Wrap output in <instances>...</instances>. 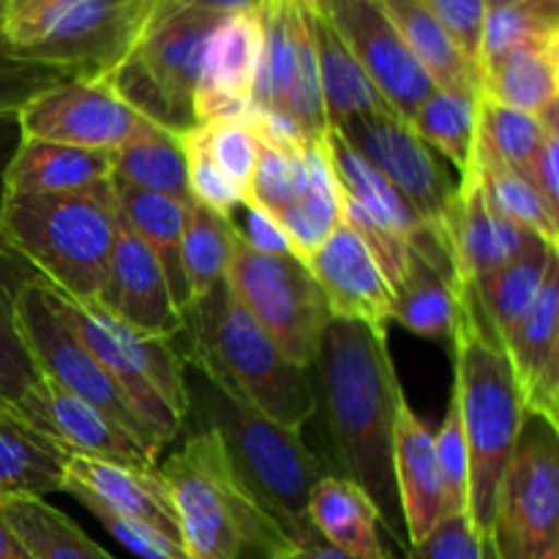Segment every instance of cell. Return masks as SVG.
<instances>
[{
  "instance_id": "obj_1",
  "label": "cell",
  "mask_w": 559,
  "mask_h": 559,
  "mask_svg": "<svg viewBox=\"0 0 559 559\" xmlns=\"http://www.w3.org/2000/svg\"><path fill=\"white\" fill-rule=\"evenodd\" d=\"M311 369L317 407L325 415L338 467L333 475L360 486L374 500L388 533L407 549L393 480V429L404 391L388 349V331L331 317Z\"/></svg>"
},
{
  "instance_id": "obj_2",
  "label": "cell",
  "mask_w": 559,
  "mask_h": 559,
  "mask_svg": "<svg viewBox=\"0 0 559 559\" xmlns=\"http://www.w3.org/2000/svg\"><path fill=\"white\" fill-rule=\"evenodd\" d=\"M180 333L189 336L186 366H194L202 380L235 402L295 431L317 413L311 369L278 349L224 278L183 311Z\"/></svg>"
},
{
  "instance_id": "obj_3",
  "label": "cell",
  "mask_w": 559,
  "mask_h": 559,
  "mask_svg": "<svg viewBox=\"0 0 559 559\" xmlns=\"http://www.w3.org/2000/svg\"><path fill=\"white\" fill-rule=\"evenodd\" d=\"M183 559H287L298 551L229 464L222 440L194 424L162 464Z\"/></svg>"
},
{
  "instance_id": "obj_4",
  "label": "cell",
  "mask_w": 559,
  "mask_h": 559,
  "mask_svg": "<svg viewBox=\"0 0 559 559\" xmlns=\"http://www.w3.org/2000/svg\"><path fill=\"white\" fill-rule=\"evenodd\" d=\"M120 211L112 178L74 194H5L0 235L44 289L98 300L109 278Z\"/></svg>"
},
{
  "instance_id": "obj_5",
  "label": "cell",
  "mask_w": 559,
  "mask_h": 559,
  "mask_svg": "<svg viewBox=\"0 0 559 559\" xmlns=\"http://www.w3.org/2000/svg\"><path fill=\"white\" fill-rule=\"evenodd\" d=\"M186 418L216 431L246 489L298 549L320 540L309 522V497L311 489L331 475V467L306 448L300 431L235 402L211 382L189 385Z\"/></svg>"
},
{
  "instance_id": "obj_6",
  "label": "cell",
  "mask_w": 559,
  "mask_h": 559,
  "mask_svg": "<svg viewBox=\"0 0 559 559\" xmlns=\"http://www.w3.org/2000/svg\"><path fill=\"white\" fill-rule=\"evenodd\" d=\"M453 391L469 462V519L491 538L502 475L522 437L524 399L506 349L464 311L453 333Z\"/></svg>"
},
{
  "instance_id": "obj_7",
  "label": "cell",
  "mask_w": 559,
  "mask_h": 559,
  "mask_svg": "<svg viewBox=\"0 0 559 559\" xmlns=\"http://www.w3.org/2000/svg\"><path fill=\"white\" fill-rule=\"evenodd\" d=\"M224 14L156 0L131 52L104 80L151 123L186 134L194 123L202 55Z\"/></svg>"
},
{
  "instance_id": "obj_8",
  "label": "cell",
  "mask_w": 559,
  "mask_h": 559,
  "mask_svg": "<svg viewBox=\"0 0 559 559\" xmlns=\"http://www.w3.org/2000/svg\"><path fill=\"white\" fill-rule=\"evenodd\" d=\"M153 5L156 0H58L9 11L3 41L22 58L74 76H104L131 52Z\"/></svg>"
},
{
  "instance_id": "obj_9",
  "label": "cell",
  "mask_w": 559,
  "mask_h": 559,
  "mask_svg": "<svg viewBox=\"0 0 559 559\" xmlns=\"http://www.w3.org/2000/svg\"><path fill=\"white\" fill-rule=\"evenodd\" d=\"M224 282L278 349L311 369L331 311L309 267L293 254H260L235 238Z\"/></svg>"
},
{
  "instance_id": "obj_10",
  "label": "cell",
  "mask_w": 559,
  "mask_h": 559,
  "mask_svg": "<svg viewBox=\"0 0 559 559\" xmlns=\"http://www.w3.org/2000/svg\"><path fill=\"white\" fill-rule=\"evenodd\" d=\"M500 559H559V429L524 420L491 527Z\"/></svg>"
},
{
  "instance_id": "obj_11",
  "label": "cell",
  "mask_w": 559,
  "mask_h": 559,
  "mask_svg": "<svg viewBox=\"0 0 559 559\" xmlns=\"http://www.w3.org/2000/svg\"><path fill=\"white\" fill-rule=\"evenodd\" d=\"M14 322L44 380L58 385L60 391L71 393L80 402L91 404L93 409L123 426L153 456H162L164 448L158 445L156 437L147 431V426L134 413L123 391L115 385L107 369L87 353L85 344L60 320L52 300H49V293L38 282L25 284L16 293Z\"/></svg>"
},
{
  "instance_id": "obj_12",
  "label": "cell",
  "mask_w": 559,
  "mask_h": 559,
  "mask_svg": "<svg viewBox=\"0 0 559 559\" xmlns=\"http://www.w3.org/2000/svg\"><path fill=\"white\" fill-rule=\"evenodd\" d=\"M16 123L25 140L98 153H118L153 126L104 76H71L49 87L16 112Z\"/></svg>"
},
{
  "instance_id": "obj_13",
  "label": "cell",
  "mask_w": 559,
  "mask_h": 559,
  "mask_svg": "<svg viewBox=\"0 0 559 559\" xmlns=\"http://www.w3.org/2000/svg\"><path fill=\"white\" fill-rule=\"evenodd\" d=\"M338 134L358 156H364L399 194L418 211L431 229L448 238V213H451L456 183L435 151L415 134L409 120L382 107L342 123Z\"/></svg>"
},
{
  "instance_id": "obj_14",
  "label": "cell",
  "mask_w": 559,
  "mask_h": 559,
  "mask_svg": "<svg viewBox=\"0 0 559 559\" xmlns=\"http://www.w3.org/2000/svg\"><path fill=\"white\" fill-rule=\"evenodd\" d=\"M304 265L314 276L333 320L364 322L388 331L396 293L377 251L353 224L342 218Z\"/></svg>"
},
{
  "instance_id": "obj_15",
  "label": "cell",
  "mask_w": 559,
  "mask_h": 559,
  "mask_svg": "<svg viewBox=\"0 0 559 559\" xmlns=\"http://www.w3.org/2000/svg\"><path fill=\"white\" fill-rule=\"evenodd\" d=\"M325 16L342 33L382 102L404 120L413 118L415 109L435 91V82L415 60L402 36L393 31L388 16L377 9L374 0H349L328 11Z\"/></svg>"
},
{
  "instance_id": "obj_16",
  "label": "cell",
  "mask_w": 559,
  "mask_h": 559,
  "mask_svg": "<svg viewBox=\"0 0 559 559\" xmlns=\"http://www.w3.org/2000/svg\"><path fill=\"white\" fill-rule=\"evenodd\" d=\"M262 58V14L235 11L216 22L202 55L194 91V123L246 120Z\"/></svg>"
},
{
  "instance_id": "obj_17",
  "label": "cell",
  "mask_w": 559,
  "mask_h": 559,
  "mask_svg": "<svg viewBox=\"0 0 559 559\" xmlns=\"http://www.w3.org/2000/svg\"><path fill=\"white\" fill-rule=\"evenodd\" d=\"M393 293L391 322L415 336L451 342L462 317V282L445 235L426 224L409 240Z\"/></svg>"
},
{
  "instance_id": "obj_18",
  "label": "cell",
  "mask_w": 559,
  "mask_h": 559,
  "mask_svg": "<svg viewBox=\"0 0 559 559\" xmlns=\"http://www.w3.org/2000/svg\"><path fill=\"white\" fill-rule=\"evenodd\" d=\"M96 304L145 336L175 338L183 331V314L175 306L164 267L123 222L115 240L107 287Z\"/></svg>"
},
{
  "instance_id": "obj_19",
  "label": "cell",
  "mask_w": 559,
  "mask_h": 559,
  "mask_svg": "<svg viewBox=\"0 0 559 559\" xmlns=\"http://www.w3.org/2000/svg\"><path fill=\"white\" fill-rule=\"evenodd\" d=\"M63 491L87 511H107L115 516L134 519L180 540L173 497L158 467L136 469L98 462V459L69 456Z\"/></svg>"
},
{
  "instance_id": "obj_20",
  "label": "cell",
  "mask_w": 559,
  "mask_h": 559,
  "mask_svg": "<svg viewBox=\"0 0 559 559\" xmlns=\"http://www.w3.org/2000/svg\"><path fill=\"white\" fill-rule=\"evenodd\" d=\"M559 260L549 267L538 295L506 338L527 418H544L559 429Z\"/></svg>"
},
{
  "instance_id": "obj_21",
  "label": "cell",
  "mask_w": 559,
  "mask_h": 559,
  "mask_svg": "<svg viewBox=\"0 0 559 559\" xmlns=\"http://www.w3.org/2000/svg\"><path fill=\"white\" fill-rule=\"evenodd\" d=\"M530 235L533 233L491 211L475 169L459 178L456 197L448 213V243L459 282L475 284L497 267L508 265L524 249Z\"/></svg>"
},
{
  "instance_id": "obj_22",
  "label": "cell",
  "mask_w": 559,
  "mask_h": 559,
  "mask_svg": "<svg viewBox=\"0 0 559 559\" xmlns=\"http://www.w3.org/2000/svg\"><path fill=\"white\" fill-rule=\"evenodd\" d=\"M393 480L402 511L407 549L429 538L442 519L440 469H437L435 431L409 407L407 396L399 404L393 429Z\"/></svg>"
},
{
  "instance_id": "obj_23",
  "label": "cell",
  "mask_w": 559,
  "mask_h": 559,
  "mask_svg": "<svg viewBox=\"0 0 559 559\" xmlns=\"http://www.w3.org/2000/svg\"><path fill=\"white\" fill-rule=\"evenodd\" d=\"M557 262L555 246L530 235L524 249L508 265L475 284H462V306L480 331L502 347L513 328L538 295L549 267Z\"/></svg>"
},
{
  "instance_id": "obj_24",
  "label": "cell",
  "mask_w": 559,
  "mask_h": 559,
  "mask_svg": "<svg viewBox=\"0 0 559 559\" xmlns=\"http://www.w3.org/2000/svg\"><path fill=\"white\" fill-rule=\"evenodd\" d=\"M44 420H47L49 440L58 442L69 456L98 459V462L136 469L156 467V456L123 426L47 380H44Z\"/></svg>"
},
{
  "instance_id": "obj_25",
  "label": "cell",
  "mask_w": 559,
  "mask_h": 559,
  "mask_svg": "<svg viewBox=\"0 0 559 559\" xmlns=\"http://www.w3.org/2000/svg\"><path fill=\"white\" fill-rule=\"evenodd\" d=\"M112 178V153L22 136L5 169V194H74Z\"/></svg>"
},
{
  "instance_id": "obj_26",
  "label": "cell",
  "mask_w": 559,
  "mask_h": 559,
  "mask_svg": "<svg viewBox=\"0 0 559 559\" xmlns=\"http://www.w3.org/2000/svg\"><path fill=\"white\" fill-rule=\"evenodd\" d=\"M309 522L320 540L353 559H396L382 544V516L374 500L353 480L325 475L311 489Z\"/></svg>"
},
{
  "instance_id": "obj_27",
  "label": "cell",
  "mask_w": 559,
  "mask_h": 559,
  "mask_svg": "<svg viewBox=\"0 0 559 559\" xmlns=\"http://www.w3.org/2000/svg\"><path fill=\"white\" fill-rule=\"evenodd\" d=\"M304 11L311 44H314L322 104H325L331 129H338L347 120L364 118V115L388 107L366 76L364 66L358 63L353 49L342 38V33L333 27V22L320 11H311L309 5H304Z\"/></svg>"
},
{
  "instance_id": "obj_28",
  "label": "cell",
  "mask_w": 559,
  "mask_h": 559,
  "mask_svg": "<svg viewBox=\"0 0 559 559\" xmlns=\"http://www.w3.org/2000/svg\"><path fill=\"white\" fill-rule=\"evenodd\" d=\"M115 200H118L120 222L156 254L158 265L164 267L169 289L178 311L183 314L189 309V284L183 276V262H180V243H183L186 218L189 207L173 197L153 194V191L136 189V186L123 183L112 178Z\"/></svg>"
},
{
  "instance_id": "obj_29",
  "label": "cell",
  "mask_w": 559,
  "mask_h": 559,
  "mask_svg": "<svg viewBox=\"0 0 559 559\" xmlns=\"http://www.w3.org/2000/svg\"><path fill=\"white\" fill-rule=\"evenodd\" d=\"M374 3L388 16L393 31L402 36V41L407 44L415 60L424 66L435 87L448 93L478 96V71L469 66L451 33L431 14L424 0H374Z\"/></svg>"
},
{
  "instance_id": "obj_30",
  "label": "cell",
  "mask_w": 559,
  "mask_h": 559,
  "mask_svg": "<svg viewBox=\"0 0 559 559\" xmlns=\"http://www.w3.org/2000/svg\"><path fill=\"white\" fill-rule=\"evenodd\" d=\"M478 96L530 115L555 109L559 96V38L519 47L484 66Z\"/></svg>"
},
{
  "instance_id": "obj_31",
  "label": "cell",
  "mask_w": 559,
  "mask_h": 559,
  "mask_svg": "<svg viewBox=\"0 0 559 559\" xmlns=\"http://www.w3.org/2000/svg\"><path fill=\"white\" fill-rule=\"evenodd\" d=\"M306 183L293 205L276 213L289 249L300 262L309 260L328 240V235L342 224V189L336 173L325 151V136L320 142H309L304 151Z\"/></svg>"
},
{
  "instance_id": "obj_32",
  "label": "cell",
  "mask_w": 559,
  "mask_h": 559,
  "mask_svg": "<svg viewBox=\"0 0 559 559\" xmlns=\"http://www.w3.org/2000/svg\"><path fill=\"white\" fill-rule=\"evenodd\" d=\"M69 453L58 442L0 418V500L63 491Z\"/></svg>"
},
{
  "instance_id": "obj_33",
  "label": "cell",
  "mask_w": 559,
  "mask_h": 559,
  "mask_svg": "<svg viewBox=\"0 0 559 559\" xmlns=\"http://www.w3.org/2000/svg\"><path fill=\"white\" fill-rule=\"evenodd\" d=\"M14 300L16 295L0 293V418L47 437L44 377L25 338L16 331Z\"/></svg>"
},
{
  "instance_id": "obj_34",
  "label": "cell",
  "mask_w": 559,
  "mask_h": 559,
  "mask_svg": "<svg viewBox=\"0 0 559 559\" xmlns=\"http://www.w3.org/2000/svg\"><path fill=\"white\" fill-rule=\"evenodd\" d=\"M112 178L153 194L173 197L183 205L194 202L186 175L183 134H175L156 123L112 153Z\"/></svg>"
},
{
  "instance_id": "obj_35",
  "label": "cell",
  "mask_w": 559,
  "mask_h": 559,
  "mask_svg": "<svg viewBox=\"0 0 559 559\" xmlns=\"http://www.w3.org/2000/svg\"><path fill=\"white\" fill-rule=\"evenodd\" d=\"M0 513L33 559H115L44 497H5Z\"/></svg>"
},
{
  "instance_id": "obj_36",
  "label": "cell",
  "mask_w": 559,
  "mask_h": 559,
  "mask_svg": "<svg viewBox=\"0 0 559 559\" xmlns=\"http://www.w3.org/2000/svg\"><path fill=\"white\" fill-rule=\"evenodd\" d=\"M409 126L431 151L442 153L459 169V178L469 175L478 140V96L435 87L415 109Z\"/></svg>"
},
{
  "instance_id": "obj_37",
  "label": "cell",
  "mask_w": 559,
  "mask_h": 559,
  "mask_svg": "<svg viewBox=\"0 0 559 559\" xmlns=\"http://www.w3.org/2000/svg\"><path fill=\"white\" fill-rule=\"evenodd\" d=\"M557 120V107L544 115L519 112L478 96V140L475 153L527 178V169L544 142L546 129Z\"/></svg>"
},
{
  "instance_id": "obj_38",
  "label": "cell",
  "mask_w": 559,
  "mask_h": 559,
  "mask_svg": "<svg viewBox=\"0 0 559 559\" xmlns=\"http://www.w3.org/2000/svg\"><path fill=\"white\" fill-rule=\"evenodd\" d=\"M473 169L478 175L486 202H489V207L497 216L527 229L535 238L557 249V211L540 197V191L524 175L513 173V169L502 167V164L491 162V158L480 156V153H475Z\"/></svg>"
},
{
  "instance_id": "obj_39",
  "label": "cell",
  "mask_w": 559,
  "mask_h": 559,
  "mask_svg": "<svg viewBox=\"0 0 559 559\" xmlns=\"http://www.w3.org/2000/svg\"><path fill=\"white\" fill-rule=\"evenodd\" d=\"M233 243L235 229L229 216L211 211V207L200 205V202H191L183 229V243H180V262H183V276L186 284H189L191 304L227 276Z\"/></svg>"
},
{
  "instance_id": "obj_40",
  "label": "cell",
  "mask_w": 559,
  "mask_h": 559,
  "mask_svg": "<svg viewBox=\"0 0 559 559\" xmlns=\"http://www.w3.org/2000/svg\"><path fill=\"white\" fill-rule=\"evenodd\" d=\"M559 38V11L544 5L519 3V0H491L486 3L484 33H480L478 76L484 66L502 55L530 44Z\"/></svg>"
},
{
  "instance_id": "obj_41",
  "label": "cell",
  "mask_w": 559,
  "mask_h": 559,
  "mask_svg": "<svg viewBox=\"0 0 559 559\" xmlns=\"http://www.w3.org/2000/svg\"><path fill=\"white\" fill-rule=\"evenodd\" d=\"M304 151L306 145L271 147L260 142V153H257V164L246 197H251L257 205L271 211L273 216L282 213L287 205H293L306 183Z\"/></svg>"
},
{
  "instance_id": "obj_42",
  "label": "cell",
  "mask_w": 559,
  "mask_h": 559,
  "mask_svg": "<svg viewBox=\"0 0 559 559\" xmlns=\"http://www.w3.org/2000/svg\"><path fill=\"white\" fill-rule=\"evenodd\" d=\"M191 131L218 167V173L246 194L251 173H254L257 153H260V140L254 136L251 126L246 120H218V123H197L191 126Z\"/></svg>"
},
{
  "instance_id": "obj_43",
  "label": "cell",
  "mask_w": 559,
  "mask_h": 559,
  "mask_svg": "<svg viewBox=\"0 0 559 559\" xmlns=\"http://www.w3.org/2000/svg\"><path fill=\"white\" fill-rule=\"evenodd\" d=\"M437 469H440L442 489V516L469 513V462L467 442H464L462 420H459L456 402H448L445 418L435 431Z\"/></svg>"
},
{
  "instance_id": "obj_44",
  "label": "cell",
  "mask_w": 559,
  "mask_h": 559,
  "mask_svg": "<svg viewBox=\"0 0 559 559\" xmlns=\"http://www.w3.org/2000/svg\"><path fill=\"white\" fill-rule=\"evenodd\" d=\"M71 71L11 52L0 38V115H16L31 98L71 80Z\"/></svg>"
},
{
  "instance_id": "obj_45",
  "label": "cell",
  "mask_w": 559,
  "mask_h": 559,
  "mask_svg": "<svg viewBox=\"0 0 559 559\" xmlns=\"http://www.w3.org/2000/svg\"><path fill=\"white\" fill-rule=\"evenodd\" d=\"M407 559H500L495 538L480 533L469 513L442 516L429 538L407 549Z\"/></svg>"
},
{
  "instance_id": "obj_46",
  "label": "cell",
  "mask_w": 559,
  "mask_h": 559,
  "mask_svg": "<svg viewBox=\"0 0 559 559\" xmlns=\"http://www.w3.org/2000/svg\"><path fill=\"white\" fill-rule=\"evenodd\" d=\"M183 145H186V175H189L191 200L211 207V211H218L224 213V216H229V213L240 205V200H243L246 194L218 173V167L211 162L205 147L197 142L194 131L191 129L183 134Z\"/></svg>"
},
{
  "instance_id": "obj_47",
  "label": "cell",
  "mask_w": 559,
  "mask_h": 559,
  "mask_svg": "<svg viewBox=\"0 0 559 559\" xmlns=\"http://www.w3.org/2000/svg\"><path fill=\"white\" fill-rule=\"evenodd\" d=\"M424 3L429 5L431 14L442 22V27L451 33V38L456 41V47L462 49L464 58L469 60V66L478 71L486 0H424Z\"/></svg>"
},
{
  "instance_id": "obj_48",
  "label": "cell",
  "mask_w": 559,
  "mask_h": 559,
  "mask_svg": "<svg viewBox=\"0 0 559 559\" xmlns=\"http://www.w3.org/2000/svg\"><path fill=\"white\" fill-rule=\"evenodd\" d=\"M93 516L102 522V527L112 535L118 544H123L126 549L134 551L142 559H183V549H180V540L173 535H164L162 530L151 527V524L134 522V519L115 516L107 511H91Z\"/></svg>"
},
{
  "instance_id": "obj_49",
  "label": "cell",
  "mask_w": 559,
  "mask_h": 559,
  "mask_svg": "<svg viewBox=\"0 0 559 559\" xmlns=\"http://www.w3.org/2000/svg\"><path fill=\"white\" fill-rule=\"evenodd\" d=\"M22 140L20 123H16V115H0V211H3V197H5V169H9L11 156H14L16 145ZM38 282L33 276L31 267L14 254V251L5 246L3 235H0V289L3 293L16 295L25 284Z\"/></svg>"
},
{
  "instance_id": "obj_50",
  "label": "cell",
  "mask_w": 559,
  "mask_h": 559,
  "mask_svg": "<svg viewBox=\"0 0 559 559\" xmlns=\"http://www.w3.org/2000/svg\"><path fill=\"white\" fill-rule=\"evenodd\" d=\"M229 222H233L235 238L243 246H249L251 251H260V254H293L287 235H284L276 216L262 205H257L251 197L240 200V205L229 213Z\"/></svg>"
},
{
  "instance_id": "obj_51",
  "label": "cell",
  "mask_w": 559,
  "mask_h": 559,
  "mask_svg": "<svg viewBox=\"0 0 559 559\" xmlns=\"http://www.w3.org/2000/svg\"><path fill=\"white\" fill-rule=\"evenodd\" d=\"M557 158H559V126L557 120L546 129L544 142H540L538 153H535L533 164L527 169V180L540 191L546 202H549L555 211H559V169H557Z\"/></svg>"
},
{
  "instance_id": "obj_52",
  "label": "cell",
  "mask_w": 559,
  "mask_h": 559,
  "mask_svg": "<svg viewBox=\"0 0 559 559\" xmlns=\"http://www.w3.org/2000/svg\"><path fill=\"white\" fill-rule=\"evenodd\" d=\"M162 3L211 11V14H235V11H262L267 0H162Z\"/></svg>"
},
{
  "instance_id": "obj_53",
  "label": "cell",
  "mask_w": 559,
  "mask_h": 559,
  "mask_svg": "<svg viewBox=\"0 0 559 559\" xmlns=\"http://www.w3.org/2000/svg\"><path fill=\"white\" fill-rule=\"evenodd\" d=\"M0 559H33L22 546V540L16 538L14 530L9 527L3 513H0Z\"/></svg>"
},
{
  "instance_id": "obj_54",
  "label": "cell",
  "mask_w": 559,
  "mask_h": 559,
  "mask_svg": "<svg viewBox=\"0 0 559 559\" xmlns=\"http://www.w3.org/2000/svg\"><path fill=\"white\" fill-rule=\"evenodd\" d=\"M300 559H353V557H347L344 551L333 549V546H328L325 540H314V544H309L300 549Z\"/></svg>"
},
{
  "instance_id": "obj_55",
  "label": "cell",
  "mask_w": 559,
  "mask_h": 559,
  "mask_svg": "<svg viewBox=\"0 0 559 559\" xmlns=\"http://www.w3.org/2000/svg\"><path fill=\"white\" fill-rule=\"evenodd\" d=\"M304 5H309L311 11H320V14H328L331 9H336V5L342 3H349V0H300Z\"/></svg>"
},
{
  "instance_id": "obj_56",
  "label": "cell",
  "mask_w": 559,
  "mask_h": 559,
  "mask_svg": "<svg viewBox=\"0 0 559 559\" xmlns=\"http://www.w3.org/2000/svg\"><path fill=\"white\" fill-rule=\"evenodd\" d=\"M47 3H58V0H9V11H27V9H36V5H47Z\"/></svg>"
},
{
  "instance_id": "obj_57",
  "label": "cell",
  "mask_w": 559,
  "mask_h": 559,
  "mask_svg": "<svg viewBox=\"0 0 559 559\" xmlns=\"http://www.w3.org/2000/svg\"><path fill=\"white\" fill-rule=\"evenodd\" d=\"M486 3H491V0H486ZM519 3L544 5V9H559V0H519Z\"/></svg>"
},
{
  "instance_id": "obj_58",
  "label": "cell",
  "mask_w": 559,
  "mask_h": 559,
  "mask_svg": "<svg viewBox=\"0 0 559 559\" xmlns=\"http://www.w3.org/2000/svg\"><path fill=\"white\" fill-rule=\"evenodd\" d=\"M3 20H5V11H0V38H3Z\"/></svg>"
},
{
  "instance_id": "obj_59",
  "label": "cell",
  "mask_w": 559,
  "mask_h": 559,
  "mask_svg": "<svg viewBox=\"0 0 559 559\" xmlns=\"http://www.w3.org/2000/svg\"><path fill=\"white\" fill-rule=\"evenodd\" d=\"M9 9V0H0V11H5Z\"/></svg>"
},
{
  "instance_id": "obj_60",
  "label": "cell",
  "mask_w": 559,
  "mask_h": 559,
  "mask_svg": "<svg viewBox=\"0 0 559 559\" xmlns=\"http://www.w3.org/2000/svg\"><path fill=\"white\" fill-rule=\"evenodd\" d=\"M287 559H300V549H298V551H295V555H293V557H287Z\"/></svg>"
}]
</instances>
